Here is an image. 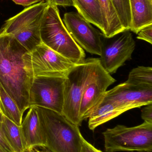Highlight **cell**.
<instances>
[{"mask_svg":"<svg viewBox=\"0 0 152 152\" xmlns=\"http://www.w3.org/2000/svg\"><path fill=\"white\" fill-rule=\"evenodd\" d=\"M12 1H13L16 4L22 5L25 7H29L35 4L42 1L41 0H12Z\"/></svg>","mask_w":152,"mask_h":152,"instance_id":"27","label":"cell"},{"mask_svg":"<svg viewBox=\"0 0 152 152\" xmlns=\"http://www.w3.org/2000/svg\"><path fill=\"white\" fill-rule=\"evenodd\" d=\"M65 78L34 77L29 90V107H43L62 113Z\"/></svg>","mask_w":152,"mask_h":152,"instance_id":"8","label":"cell"},{"mask_svg":"<svg viewBox=\"0 0 152 152\" xmlns=\"http://www.w3.org/2000/svg\"><path fill=\"white\" fill-rule=\"evenodd\" d=\"M0 127L5 139L13 152H24L25 147L21 126H18L3 115Z\"/></svg>","mask_w":152,"mask_h":152,"instance_id":"18","label":"cell"},{"mask_svg":"<svg viewBox=\"0 0 152 152\" xmlns=\"http://www.w3.org/2000/svg\"><path fill=\"white\" fill-rule=\"evenodd\" d=\"M97 58H89L75 66L65 78L64 104L62 114L78 126L82 122L79 109L85 86L94 69Z\"/></svg>","mask_w":152,"mask_h":152,"instance_id":"7","label":"cell"},{"mask_svg":"<svg viewBox=\"0 0 152 152\" xmlns=\"http://www.w3.org/2000/svg\"><path fill=\"white\" fill-rule=\"evenodd\" d=\"M0 148L7 152H14L10 145L6 141L0 127Z\"/></svg>","mask_w":152,"mask_h":152,"instance_id":"26","label":"cell"},{"mask_svg":"<svg viewBox=\"0 0 152 152\" xmlns=\"http://www.w3.org/2000/svg\"><path fill=\"white\" fill-rule=\"evenodd\" d=\"M0 110L3 116L16 125L21 126L23 114L16 103L0 85Z\"/></svg>","mask_w":152,"mask_h":152,"instance_id":"19","label":"cell"},{"mask_svg":"<svg viewBox=\"0 0 152 152\" xmlns=\"http://www.w3.org/2000/svg\"><path fill=\"white\" fill-rule=\"evenodd\" d=\"M42 42L76 64L85 60V53L71 37L60 15L58 6L48 4L40 27Z\"/></svg>","mask_w":152,"mask_h":152,"instance_id":"3","label":"cell"},{"mask_svg":"<svg viewBox=\"0 0 152 152\" xmlns=\"http://www.w3.org/2000/svg\"><path fill=\"white\" fill-rule=\"evenodd\" d=\"M43 152H51L49 151H48L47 149H46V148H43Z\"/></svg>","mask_w":152,"mask_h":152,"instance_id":"30","label":"cell"},{"mask_svg":"<svg viewBox=\"0 0 152 152\" xmlns=\"http://www.w3.org/2000/svg\"><path fill=\"white\" fill-rule=\"evenodd\" d=\"M23 152H43V151L37 149V148H34L30 150H25Z\"/></svg>","mask_w":152,"mask_h":152,"instance_id":"28","label":"cell"},{"mask_svg":"<svg viewBox=\"0 0 152 152\" xmlns=\"http://www.w3.org/2000/svg\"><path fill=\"white\" fill-rule=\"evenodd\" d=\"M41 1H45V0H41Z\"/></svg>","mask_w":152,"mask_h":152,"instance_id":"32","label":"cell"},{"mask_svg":"<svg viewBox=\"0 0 152 152\" xmlns=\"http://www.w3.org/2000/svg\"><path fill=\"white\" fill-rule=\"evenodd\" d=\"M103 98L115 102L127 111L152 103V87L125 82L107 90Z\"/></svg>","mask_w":152,"mask_h":152,"instance_id":"12","label":"cell"},{"mask_svg":"<svg viewBox=\"0 0 152 152\" xmlns=\"http://www.w3.org/2000/svg\"><path fill=\"white\" fill-rule=\"evenodd\" d=\"M48 4H53L63 7L74 6L72 0H45Z\"/></svg>","mask_w":152,"mask_h":152,"instance_id":"25","label":"cell"},{"mask_svg":"<svg viewBox=\"0 0 152 152\" xmlns=\"http://www.w3.org/2000/svg\"><path fill=\"white\" fill-rule=\"evenodd\" d=\"M21 128L25 151L37 147L45 148V136L35 107L29 108L25 118L22 120Z\"/></svg>","mask_w":152,"mask_h":152,"instance_id":"13","label":"cell"},{"mask_svg":"<svg viewBox=\"0 0 152 152\" xmlns=\"http://www.w3.org/2000/svg\"><path fill=\"white\" fill-rule=\"evenodd\" d=\"M78 12L91 24L104 31L103 20L98 0H72Z\"/></svg>","mask_w":152,"mask_h":152,"instance_id":"17","label":"cell"},{"mask_svg":"<svg viewBox=\"0 0 152 152\" xmlns=\"http://www.w3.org/2000/svg\"><path fill=\"white\" fill-rule=\"evenodd\" d=\"M28 51L14 37L0 34V85L23 114L29 109V90L33 80L23 61V55Z\"/></svg>","mask_w":152,"mask_h":152,"instance_id":"1","label":"cell"},{"mask_svg":"<svg viewBox=\"0 0 152 152\" xmlns=\"http://www.w3.org/2000/svg\"><path fill=\"white\" fill-rule=\"evenodd\" d=\"M119 20L125 31H129L132 23L130 0H111Z\"/></svg>","mask_w":152,"mask_h":152,"instance_id":"21","label":"cell"},{"mask_svg":"<svg viewBox=\"0 0 152 152\" xmlns=\"http://www.w3.org/2000/svg\"><path fill=\"white\" fill-rule=\"evenodd\" d=\"M115 82L116 80L102 66L98 58L82 95L79 109L82 122L88 118L102 100L107 88Z\"/></svg>","mask_w":152,"mask_h":152,"instance_id":"10","label":"cell"},{"mask_svg":"<svg viewBox=\"0 0 152 152\" xmlns=\"http://www.w3.org/2000/svg\"><path fill=\"white\" fill-rule=\"evenodd\" d=\"M98 1L103 20V37L112 38L126 31L119 20L111 0Z\"/></svg>","mask_w":152,"mask_h":152,"instance_id":"16","label":"cell"},{"mask_svg":"<svg viewBox=\"0 0 152 152\" xmlns=\"http://www.w3.org/2000/svg\"><path fill=\"white\" fill-rule=\"evenodd\" d=\"M48 4L45 1L26 7L4 21L0 34L10 35L29 52L42 43L40 27Z\"/></svg>","mask_w":152,"mask_h":152,"instance_id":"4","label":"cell"},{"mask_svg":"<svg viewBox=\"0 0 152 152\" xmlns=\"http://www.w3.org/2000/svg\"><path fill=\"white\" fill-rule=\"evenodd\" d=\"M102 134L106 152H152V123L144 121L131 127L117 125Z\"/></svg>","mask_w":152,"mask_h":152,"instance_id":"5","label":"cell"},{"mask_svg":"<svg viewBox=\"0 0 152 152\" xmlns=\"http://www.w3.org/2000/svg\"><path fill=\"white\" fill-rule=\"evenodd\" d=\"M45 136L46 148L51 152H80L84 138L79 126L62 114L35 106Z\"/></svg>","mask_w":152,"mask_h":152,"instance_id":"2","label":"cell"},{"mask_svg":"<svg viewBox=\"0 0 152 152\" xmlns=\"http://www.w3.org/2000/svg\"><path fill=\"white\" fill-rule=\"evenodd\" d=\"M80 152H103L101 150H98L87 142L84 138L82 142V146Z\"/></svg>","mask_w":152,"mask_h":152,"instance_id":"24","label":"cell"},{"mask_svg":"<svg viewBox=\"0 0 152 152\" xmlns=\"http://www.w3.org/2000/svg\"><path fill=\"white\" fill-rule=\"evenodd\" d=\"M129 84L152 87V68L140 66L132 69L127 80Z\"/></svg>","mask_w":152,"mask_h":152,"instance_id":"20","label":"cell"},{"mask_svg":"<svg viewBox=\"0 0 152 152\" xmlns=\"http://www.w3.org/2000/svg\"><path fill=\"white\" fill-rule=\"evenodd\" d=\"M3 114H2L1 110H0V126H1V123L2 121Z\"/></svg>","mask_w":152,"mask_h":152,"instance_id":"29","label":"cell"},{"mask_svg":"<svg viewBox=\"0 0 152 152\" xmlns=\"http://www.w3.org/2000/svg\"><path fill=\"white\" fill-rule=\"evenodd\" d=\"M25 69L29 77L66 78L78 64L59 54L42 43L23 56Z\"/></svg>","mask_w":152,"mask_h":152,"instance_id":"6","label":"cell"},{"mask_svg":"<svg viewBox=\"0 0 152 152\" xmlns=\"http://www.w3.org/2000/svg\"><path fill=\"white\" fill-rule=\"evenodd\" d=\"M0 152H7L5 151H4V150H3L2 149H1V148H0Z\"/></svg>","mask_w":152,"mask_h":152,"instance_id":"31","label":"cell"},{"mask_svg":"<svg viewBox=\"0 0 152 152\" xmlns=\"http://www.w3.org/2000/svg\"><path fill=\"white\" fill-rule=\"evenodd\" d=\"M141 117L145 122L152 124V103L145 105L142 109Z\"/></svg>","mask_w":152,"mask_h":152,"instance_id":"23","label":"cell"},{"mask_svg":"<svg viewBox=\"0 0 152 152\" xmlns=\"http://www.w3.org/2000/svg\"><path fill=\"white\" fill-rule=\"evenodd\" d=\"M62 20L71 37L82 49L101 56L103 40L102 33L78 12H66Z\"/></svg>","mask_w":152,"mask_h":152,"instance_id":"9","label":"cell"},{"mask_svg":"<svg viewBox=\"0 0 152 152\" xmlns=\"http://www.w3.org/2000/svg\"><path fill=\"white\" fill-rule=\"evenodd\" d=\"M137 38L152 44V24L143 28L137 33Z\"/></svg>","mask_w":152,"mask_h":152,"instance_id":"22","label":"cell"},{"mask_svg":"<svg viewBox=\"0 0 152 152\" xmlns=\"http://www.w3.org/2000/svg\"><path fill=\"white\" fill-rule=\"evenodd\" d=\"M108 42L103 40L101 53L99 58L103 68L110 75L115 74L127 61L132 58L136 43L129 31L121 33Z\"/></svg>","mask_w":152,"mask_h":152,"instance_id":"11","label":"cell"},{"mask_svg":"<svg viewBox=\"0 0 152 152\" xmlns=\"http://www.w3.org/2000/svg\"><path fill=\"white\" fill-rule=\"evenodd\" d=\"M132 15L130 31L137 34L143 28L152 24V0H130Z\"/></svg>","mask_w":152,"mask_h":152,"instance_id":"15","label":"cell"},{"mask_svg":"<svg viewBox=\"0 0 152 152\" xmlns=\"http://www.w3.org/2000/svg\"><path fill=\"white\" fill-rule=\"evenodd\" d=\"M126 112L125 109L115 102L103 98L88 118V127L93 131L97 127Z\"/></svg>","mask_w":152,"mask_h":152,"instance_id":"14","label":"cell"}]
</instances>
